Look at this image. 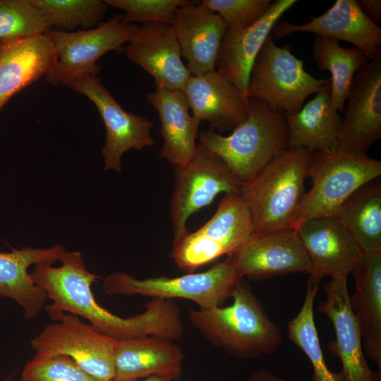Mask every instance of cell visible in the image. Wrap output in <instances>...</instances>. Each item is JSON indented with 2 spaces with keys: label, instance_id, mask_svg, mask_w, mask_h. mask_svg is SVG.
I'll return each mask as SVG.
<instances>
[{
  "label": "cell",
  "instance_id": "obj_34",
  "mask_svg": "<svg viewBox=\"0 0 381 381\" xmlns=\"http://www.w3.org/2000/svg\"><path fill=\"white\" fill-rule=\"evenodd\" d=\"M270 0H202L200 4L218 14L226 30L238 32L257 22L269 9Z\"/></svg>",
  "mask_w": 381,
  "mask_h": 381
},
{
  "label": "cell",
  "instance_id": "obj_5",
  "mask_svg": "<svg viewBox=\"0 0 381 381\" xmlns=\"http://www.w3.org/2000/svg\"><path fill=\"white\" fill-rule=\"evenodd\" d=\"M380 175L381 162L367 153L338 149L314 152L310 176L313 186L301 202L294 230L310 219L335 217L354 191Z\"/></svg>",
  "mask_w": 381,
  "mask_h": 381
},
{
  "label": "cell",
  "instance_id": "obj_9",
  "mask_svg": "<svg viewBox=\"0 0 381 381\" xmlns=\"http://www.w3.org/2000/svg\"><path fill=\"white\" fill-rule=\"evenodd\" d=\"M174 186L169 203L174 240L188 232V218L208 206L221 193L241 194L243 182L217 155L198 144L193 157L174 167Z\"/></svg>",
  "mask_w": 381,
  "mask_h": 381
},
{
  "label": "cell",
  "instance_id": "obj_39",
  "mask_svg": "<svg viewBox=\"0 0 381 381\" xmlns=\"http://www.w3.org/2000/svg\"><path fill=\"white\" fill-rule=\"evenodd\" d=\"M1 44H2V43H1V42H0V45H1Z\"/></svg>",
  "mask_w": 381,
  "mask_h": 381
},
{
  "label": "cell",
  "instance_id": "obj_20",
  "mask_svg": "<svg viewBox=\"0 0 381 381\" xmlns=\"http://www.w3.org/2000/svg\"><path fill=\"white\" fill-rule=\"evenodd\" d=\"M170 25L190 75L196 76L215 71L226 31L222 18L201 4L190 1L176 9Z\"/></svg>",
  "mask_w": 381,
  "mask_h": 381
},
{
  "label": "cell",
  "instance_id": "obj_17",
  "mask_svg": "<svg viewBox=\"0 0 381 381\" xmlns=\"http://www.w3.org/2000/svg\"><path fill=\"white\" fill-rule=\"evenodd\" d=\"M231 258L240 277L260 279L277 274L310 272V262L294 229L258 234Z\"/></svg>",
  "mask_w": 381,
  "mask_h": 381
},
{
  "label": "cell",
  "instance_id": "obj_11",
  "mask_svg": "<svg viewBox=\"0 0 381 381\" xmlns=\"http://www.w3.org/2000/svg\"><path fill=\"white\" fill-rule=\"evenodd\" d=\"M117 340L67 313L33 337L30 346L37 356H68L97 380L109 381L115 375Z\"/></svg>",
  "mask_w": 381,
  "mask_h": 381
},
{
  "label": "cell",
  "instance_id": "obj_24",
  "mask_svg": "<svg viewBox=\"0 0 381 381\" xmlns=\"http://www.w3.org/2000/svg\"><path fill=\"white\" fill-rule=\"evenodd\" d=\"M65 250L63 246L55 245L49 248H11L10 252H0V296L18 303L25 319L37 317L48 298L34 283L28 270L32 265H52L60 260Z\"/></svg>",
  "mask_w": 381,
  "mask_h": 381
},
{
  "label": "cell",
  "instance_id": "obj_8",
  "mask_svg": "<svg viewBox=\"0 0 381 381\" xmlns=\"http://www.w3.org/2000/svg\"><path fill=\"white\" fill-rule=\"evenodd\" d=\"M242 278L229 256L208 270L176 277H157L138 279L123 272L108 274L103 290L109 295H143L152 298H180L192 301L200 308L222 306Z\"/></svg>",
  "mask_w": 381,
  "mask_h": 381
},
{
  "label": "cell",
  "instance_id": "obj_28",
  "mask_svg": "<svg viewBox=\"0 0 381 381\" xmlns=\"http://www.w3.org/2000/svg\"><path fill=\"white\" fill-rule=\"evenodd\" d=\"M377 178L354 191L335 216L361 250L381 251V182Z\"/></svg>",
  "mask_w": 381,
  "mask_h": 381
},
{
  "label": "cell",
  "instance_id": "obj_30",
  "mask_svg": "<svg viewBox=\"0 0 381 381\" xmlns=\"http://www.w3.org/2000/svg\"><path fill=\"white\" fill-rule=\"evenodd\" d=\"M318 289L319 286L307 285L300 311L287 324L288 336L308 358L313 369L312 381H344L341 372L333 373L328 368L320 346L313 313Z\"/></svg>",
  "mask_w": 381,
  "mask_h": 381
},
{
  "label": "cell",
  "instance_id": "obj_7",
  "mask_svg": "<svg viewBox=\"0 0 381 381\" xmlns=\"http://www.w3.org/2000/svg\"><path fill=\"white\" fill-rule=\"evenodd\" d=\"M330 86V80L317 79L306 71L303 61L288 47H279L272 33L264 42L250 72L246 94L285 114H294L306 99Z\"/></svg>",
  "mask_w": 381,
  "mask_h": 381
},
{
  "label": "cell",
  "instance_id": "obj_27",
  "mask_svg": "<svg viewBox=\"0 0 381 381\" xmlns=\"http://www.w3.org/2000/svg\"><path fill=\"white\" fill-rule=\"evenodd\" d=\"M315 94L298 111L286 114L289 147L312 152L336 147L342 120L332 103L330 86Z\"/></svg>",
  "mask_w": 381,
  "mask_h": 381
},
{
  "label": "cell",
  "instance_id": "obj_3",
  "mask_svg": "<svg viewBox=\"0 0 381 381\" xmlns=\"http://www.w3.org/2000/svg\"><path fill=\"white\" fill-rule=\"evenodd\" d=\"M313 152L299 147L282 150L243 183L240 195L251 212L258 234L294 229Z\"/></svg>",
  "mask_w": 381,
  "mask_h": 381
},
{
  "label": "cell",
  "instance_id": "obj_36",
  "mask_svg": "<svg viewBox=\"0 0 381 381\" xmlns=\"http://www.w3.org/2000/svg\"><path fill=\"white\" fill-rule=\"evenodd\" d=\"M357 3L363 13L377 24L381 20L380 0H358Z\"/></svg>",
  "mask_w": 381,
  "mask_h": 381
},
{
  "label": "cell",
  "instance_id": "obj_18",
  "mask_svg": "<svg viewBox=\"0 0 381 381\" xmlns=\"http://www.w3.org/2000/svg\"><path fill=\"white\" fill-rule=\"evenodd\" d=\"M183 91L193 116L219 134L232 132L248 118L246 94L216 70L191 75Z\"/></svg>",
  "mask_w": 381,
  "mask_h": 381
},
{
  "label": "cell",
  "instance_id": "obj_25",
  "mask_svg": "<svg viewBox=\"0 0 381 381\" xmlns=\"http://www.w3.org/2000/svg\"><path fill=\"white\" fill-rule=\"evenodd\" d=\"M184 354L172 341L155 337L118 339L114 348L115 380L162 375L178 380Z\"/></svg>",
  "mask_w": 381,
  "mask_h": 381
},
{
  "label": "cell",
  "instance_id": "obj_22",
  "mask_svg": "<svg viewBox=\"0 0 381 381\" xmlns=\"http://www.w3.org/2000/svg\"><path fill=\"white\" fill-rule=\"evenodd\" d=\"M145 102L157 112L163 138L159 157L174 167H183L193 157L200 121L189 113L183 90L155 87Z\"/></svg>",
  "mask_w": 381,
  "mask_h": 381
},
{
  "label": "cell",
  "instance_id": "obj_6",
  "mask_svg": "<svg viewBox=\"0 0 381 381\" xmlns=\"http://www.w3.org/2000/svg\"><path fill=\"white\" fill-rule=\"evenodd\" d=\"M258 234L246 202L240 194H225L214 215L200 229L173 242L171 257L187 273L217 258L230 255Z\"/></svg>",
  "mask_w": 381,
  "mask_h": 381
},
{
  "label": "cell",
  "instance_id": "obj_2",
  "mask_svg": "<svg viewBox=\"0 0 381 381\" xmlns=\"http://www.w3.org/2000/svg\"><path fill=\"white\" fill-rule=\"evenodd\" d=\"M227 307L190 310L191 325L213 344L241 358L277 351L283 343L278 326L242 279L235 286Z\"/></svg>",
  "mask_w": 381,
  "mask_h": 381
},
{
  "label": "cell",
  "instance_id": "obj_10",
  "mask_svg": "<svg viewBox=\"0 0 381 381\" xmlns=\"http://www.w3.org/2000/svg\"><path fill=\"white\" fill-rule=\"evenodd\" d=\"M138 28L126 22L121 14L86 30H50L47 35L56 48L57 60L45 75L47 82L52 86H68L85 75H97L101 68L96 65L97 61L128 42Z\"/></svg>",
  "mask_w": 381,
  "mask_h": 381
},
{
  "label": "cell",
  "instance_id": "obj_12",
  "mask_svg": "<svg viewBox=\"0 0 381 381\" xmlns=\"http://www.w3.org/2000/svg\"><path fill=\"white\" fill-rule=\"evenodd\" d=\"M68 87L85 95L97 107L105 128L102 150L104 170L121 171V158L130 150H141L155 145L147 117L125 111L103 85L97 75L81 77Z\"/></svg>",
  "mask_w": 381,
  "mask_h": 381
},
{
  "label": "cell",
  "instance_id": "obj_16",
  "mask_svg": "<svg viewBox=\"0 0 381 381\" xmlns=\"http://www.w3.org/2000/svg\"><path fill=\"white\" fill-rule=\"evenodd\" d=\"M126 54L154 78L155 87L183 90L191 76L181 59V49L169 23L138 26L126 47Z\"/></svg>",
  "mask_w": 381,
  "mask_h": 381
},
{
  "label": "cell",
  "instance_id": "obj_21",
  "mask_svg": "<svg viewBox=\"0 0 381 381\" xmlns=\"http://www.w3.org/2000/svg\"><path fill=\"white\" fill-rule=\"evenodd\" d=\"M296 0H277L253 25L225 31L216 61L217 71L246 93L251 67L267 37Z\"/></svg>",
  "mask_w": 381,
  "mask_h": 381
},
{
  "label": "cell",
  "instance_id": "obj_31",
  "mask_svg": "<svg viewBox=\"0 0 381 381\" xmlns=\"http://www.w3.org/2000/svg\"><path fill=\"white\" fill-rule=\"evenodd\" d=\"M52 27L60 30L77 28L92 29L99 25L108 6L100 0H31Z\"/></svg>",
  "mask_w": 381,
  "mask_h": 381
},
{
  "label": "cell",
  "instance_id": "obj_29",
  "mask_svg": "<svg viewBox=\"0 0 381 381\" xmlns=\"http://www.w3.org/2000/svg\"><path fill=\"white\" fill-rule=\"evenodd\" d=\"M313 56L320 71L330 73L332 103L337 111H344L353 78L368 58L356 47L344 48L338 40L320 36L313 41Z\"/></svg>",
  "mask_w": 381,
  "mask_h": 381
},
{
  "label": "cell",
  "instance_id": "obj_4",
  "mask_svg": "<svg viewBox=\"0 0 381 381\" xmlns=\"http://www.w3.org/2000/svg\"><path fill=\"white\" fill-rule=\"evenodd\" d=\"M247 119L228 135L210 129L199 131V144L220 157L234 174L246 182L279 152L289 147L285 112L248 98Z\"/></svg>",
  "mask_w": 381,
  "mask_h": 381
},
{
  "label": "cell",
  "instance_id": "obj_33",
  "mask_svg": "<svg viewBox=\"0 0 381 381\" xmlns=\"http://www.w3.org/2000/svg\"><path fill=\"white\" fill-rule=\"evenodd\" d=\"M21 381H98L70 357L35 355L28 361L21 373Z\"/></svg>",
  "mask_w": 381,
  "mask_h": 381
},
{
  "label": "cell",
  "instance_id": "obj_15",
  "mask_svg": "<svg viewBox=\"0 0 381 381\" xmlns=\"http://www.w3.org/2000/svg\"><path fill=\"white\" fill-rule=\"evenodd\" d=\"M325 299L318 310L331 320L336 339L328 344L329 351L342 365L344 381H381L380 372L368 365L363 351L362 335L351 306L346 277H334L324 284Z\"/></svg>",
  "mask_w": 381,
  "mask_h": 381
},
{
  "label": "cell",
  "instance_id": "obj_38",
  "mask_svg": "<svg viewBox=\"0 0 381 381\" xmlns=\"http://www.w3.org/2000/svg\"><path fill=\"white\" fill-rule=\"evenodd\" d=\"M109 381H119L115 380L114 379L109 380ZM121 381H173L171 378L166 377V376H162V375H152L147 377L145 380H121Z\"/></svg>",
  "mask_w": 381,
  "mask_h": 381
},
{
  "label": "cell",
  "instance_id": "obj_23",
  "mask_svg": "<svg viewBox=\"0 0 381 381\" xmlns=\"http://www.w3.org/2000/svg\"><path fill=\"white\" fill-rule=\"evenodd\" d=\"M56 48L51 38L41 35L0 45V111L16 93L55 66Z\"/></svg>",
  "mask_w": 381,
  "mask_h": 381
},
{
  "label": "cell",
  "instance_id": "obj_35",
  "mask_svg": "<svg viewBox=\"0 0 381 381\" xmlns=\"http://www.w3.org/2000/svg\"><path fill=\"white\" fill-rule=\"evenodd\" d=\"M108 6L122 10L126 22L135 24L171 21L174 12L188 0H104Z\"/></svg>",
  "mask_w": 381,
  "mask_h": 381
},
{
  "label": "cell",
  "instance_id": "obj_32",
  "mask_svg": "<svg viewBox=\"0 0 381 381\" xmlns=\"http://www.w3.org/2000/svg\"><path fill=\"white\" fill-rule=\"evenodd\" d=\"M52 28L31 0H0V42L46 35Z\"/></svg>",
  "mask_w": 381,
  "mask_h": 381
},
{
  "label": "cell",
  "instance_id": "obj_37",
  "mask_svg": "<svg viewBox=\"0 0 381 381\" xmlns=\"http://www.w3.org/2000/svg\"><path fill=\"white\" fill-rule=\"evenodd\" d=\"M248 381H287V380L279 376H277L267 370H260L258 371L253 372L249 377Z\"/></svg>",
  "mask_w": 381,
  "mask_h": 381
},
{
  "label": "cell",
  "instance_id": "obj_13",
  "mask_svg": "<svg viewBox=\"0 0 381 381\" xmlns=\"http://www.w3.org/2000/svg\"><path fill=\"white\" fill-rule=\"evenodd\" d=\"M334 149L367 153L381 138V52L356 72Z\"/></svg>",
  "mask_w": 381,
  "mask_h": 381
},
{
  "label": "cell",
  "instance_id": "obj_1",
  "mask_svg": "<svg viewBox=\"0 0 381 381\" xmlns=\"http://www.w3.org/2000/svg\"><path fill=\"white\" fill-rule=\"evenodd\" d=\"M59 261V267L37 264L30 273L34 283L52 301L46 310L54 322L68 313L85 318L95 329L116 339L155 337L172 340L176 337L179 319L169 301L152 298L143 313L123 318L96 301L91 286L101 277L87 270L80 253L65 250Z\"/></svg>",
  "mask_w": 381,
  "mask_h": 381
},
{
  "label": "cell",
  "instance_id": "obj_19",
  "mask_svg": "<svg viewBox=\"0 0 381 381\" xmlns=\"http://www.w3.org/2000/svg\"><path fill=\"white\" fill-rule=\"evenodd\" d=\"M272 32L277 38L303 32L344 40L361 50L369 60L381 52V29L363 13L357 0H337L325 13L306 23L282 22Z\"/></svg>",
  "mask_w": 381,
  "mask_h": 381
},
{
  "label": "cell",
  "instance_id": "obj_26",
  "mask_svg": "<svg viewBox=\"0 0 381 381\" xmlns=\"http://www.w3.org/2000/svg\"><path fill=\"white\" fill-rule=\"evenodd\" d=\"M355 289L349 296L368 357L381 371V251L365 252L351 273Z\"/></svg>",
  "mask_w": 381,
  "mask_h": 381
},
{
  "label": "cell",
  "instance_id": "obj_14",
  "mask_svg": "<svg viewBox=\"0 0 381 381\" xmlns=\"http://www.w3.org/2000/svg\"><path fill=\"white\" fill-rule=\"evenodd\" d=\"M310 262L307 285L319 286L326 277H348L363 252L336 217L313 219L296 230Z\"/></svg>",
  "mask_w": 381,
  "mask_h": 381
}]
</instances>
